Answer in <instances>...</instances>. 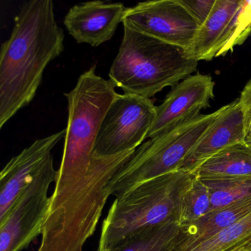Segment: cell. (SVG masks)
Returning a JSON list of instances; mask_svg holds the SVG:
<instances>
[{
  "label": "cell",
  "instance_id": "obj_1",
  "mask_svg": "<svg viewBox=\"0 0 251 251\" xmlns=\"http://www.w3.org/2000/svg\"><path fill=\"white\" fill-rule=\"evenodd\" d=\"M64 30L51 0L22 7L0 51V128L33 101L51 61L64 50Z\"/></svg>",
  "mask_w": 251,
  "mask_h": 251
},
{
  "label": "cell",
  "instance_id": "obj_2",
  "mask_svg": "<svg viewBox=\"0 0 251 251\" xmlns=\"http://www.w3.org/2000/svg\"><path fill=\"white\" fill-rule=\"evenodd\" d=\"M111 80L97 75L92 66L80 75L67 98L68 120L61 165L49 210L62 204L77 183L86 176L99 157L95 146L105 113L118 93Z\"/></svg>",
  "mask_w": 251,
  "mask_h": 251
},
{
  "label": "cell",
  "instance_id": "obj_3",
  "mask_svg": "<svg viewBox=\"0 0 251 251\" xmlns=\"http://www.w3.org/2000/svg\"><path fill=\"white\" fill-rule=\"evenodd\" d=\"M123 40L109 80L125 94L151 99L196 71L199 61L190 51L123 25Z\"/></svg>",
  "mask_w": 251,
  "mask_h": 251
},
{
  "label": "cell",
  "instance_id": "obj_4",
  "mask_svg": "<svg viewBox=\"0 0 251 251\" xmlns=\"http://www.w3.org/2000/svg\"><path fill=\"white\" fill-rule=\"evenodd\" d=\"M134 152L98 158L63 203L48 211L37 251H83L111 195L108 184Z\"/></svg>",
  "mask_w": 251,
  "mask_h": 251
},
{
  "label": "cell",
  "instance_id": "obj_5",
  "mask_svg": "<svg viewBox=\"0 0 251 251\" xmlns=\"http://www.w3.org/2000/svg\"><path fill=\"white\" fill-rule=\"evenodd\" d=\"M194 177L186 170H177L139 183L116 198L102 223L98 251L137 232L177 222L182 198Z\"/></svg>",
  "mask_w": 251,
  "mask_h": 251
},
{
  "label": "cell",
  "instance_id": "obj_6",
  "mask_svg": "<svg viewBox=\"0 0 251 251\" xmlns=\"http://www.w3.org/2000/svg\"><path fill=\"white\" fill-rule=\"evenodd\" d=\"M225 107L211 114H201L144 142L111 179L110 195L118 198L139 183L181 170L186 158Z\"/></svg>",
  "mask_w": 251,
  "mask_h": 251
},
{
  "label": "cell",
  "instance_id": "obj_7",
  "mask_svg": "<svg viewBox=\"0 0 251 251\" xmlns=\"http://www.w3.org/2000/svg\"><path fill=\"white\" fill-rule=\"evenodd\" d=\"M155 116L151 99L118 94L101 123L95 155L111 157L136 151L148 138Z\"/></svg>",
  "mask_w": 251,
  "mask_h": 251
},
{
  "label": "cell",
  "instance_id": "obj_8",
  "mask_svg": "<svg viewBox=\"0 0 251 251\" xmlns=\"http://www.w3.org/2000/svg\"><path fill=\"white\" fill-rule=\"evenodd\" d=\"M123 25L189 50L200 25L179 0H154L127 8Z\"/></svg>",
  "mask_w": 251,
  "mask_h": 251
},
{
  "label": "cell",
  "instance_id": "obj_9",
  "mask_svg": "<svg viewBox=\"0 0 251 251\" xmlns=\"http://www.w3.org/2000/svg\"><path fill=\"white\" fill-rule=\"evenodd\" d=\"M56 177L53 170L36 180L0 220V251H23L42 234L50 202L48 191Z\"/></svg>",
  "mask_w": 251,
  "mask_h": 251
},
{
  "label": "cell",
  "instance_id": "obj_10",
  "mask_svg": "<svg viewBox=\"0 0 251 251\" xmlns=\"http://www.w3.org/2000/svg\"><path fill=\"white\" fill-rule=\"evenodd\" d=\"M65 133L64 129L37 139L7 163L0 173V220L30 185L55 170L52 151Z\"/></svg>",
  "mask_w": 251,
  "mask_h": 251
},
{
  "label": "cell",
  "instance_id": "obj_11",
  "mask_svg": "<svg viewBox=\"0 0 251 251\" xmlns=\"http://www.w3.org/2000/svg\"><path fill=\"white\" fill-rule=\"evenodd\" d=\"M214 83L211 76L192 75L173 88L161 105L156 106V116L148 138L191 120L210 107L214 98Z\"/></svg>",
  "mask_w": 251,
  "mask_h": 251
},
{
  "label": "cell",
  "instance_id": "obj_12",
  "mask_svg": "<svg viewBox=\"0 0 251 251\" xmlns=\"http://www.w3.org/2000/svg\"><path fill=\"white\" fill-rule=\"evenodd\" d=\"M126 9L121 2H84L69 10L64 26L77 43L98 47L112 39Z\"/></svg>",
  "mask_w": 251,
  "mask_h": 251
},
{
  "label": "cell",
  "instance_id": "obj_13",
  "mask_svg": "<svg viewBox=\"0 0 251 251\" xmlns=\"http://www.w3.org/2000/svg\"><path fill=\"white\" fill-rule=\"evenodd\" d=\"M245 116L239 99L227 104L186 158L181 170L194 175L201 164L218 152L245 142Z\"/></svg>",
  "mask_w": 251,
  "mask_h": 251
},
{
  "label": "cell",
  "instance_id": "obj_14",
  "mask_svg": "<svg viewBox=\"0 0 251 251\" xmlns=\"http://www.w3.org/2000/svg\"><path fill=\"white\" fill-rule=\"evenodd\" d=\"M240 2L241 0H216L212 11L200 27L189 50L198 61L216 58L219 45Z\"/></svg>",
  "mask_w": 251,
  "mask_h": 251
},
{
  "label": "cell",
  "instance_id": "obj_15",
  "mask_svg": "<svg viewBox=\"0 0 251 251\" xmlns=\"http://www.w3.org/2000/svg\"><path fill=\"white\" fill-rule=\"evenodd\" d=\"M194 176L201 180L251 177V145L243 142L223 150L201 164Z\"/></svg>",
  "mask_w": 251,
  "mask_h": 251
},
{
  "label": "cell",
  "instance_id": "obj_16",
  "mask_svg": "<svg viewBox=\"0 0 251 251\" xmlns=\"http://www.w3.org/2000/svg\"><path fill=\"white\" fill-rule=\"evenodd\" d=\"M251 212V197L217 208L204 216L196 223L180 227L175 243L187 245L205 239L236 223Z\"/></svg>",
  "mask_w": 251,
  "mask_h": 251
},
{
  "label": "cell",
  "instance_id": "obj_17",
  "mask_svg": "<svg viewBox=\"0 0 251 251\" xmlns=\"http://www.w3.org/2000/svg\"><path fill=\"white\" fill-rule=\"evenodd\" d=\"M168 251H251V212L202 240L187 245L174 242Z\"/></svg>",
  "mask_w": 251,
  "mask_h": 251
},
{
  "label": "cell",
  "instance_id": "obj_18",
  "mask_svg": "<svg viewBox=\"0 0 251 251\" xmlns=\"http://www.w3.org/2000/svg\"><path fill=\"white\" fill-rule=\"evenodd\" d=\"M177 222L133 233L111 248L98 251H168L180 232Z\"/></svg>",
  "mask_w": 251,
  "mask_h": 251
},
{
  "label": "cell",
  "instance_id": "obj_19",
  "mask_svg": "<svg viewBox=\"0 0 251 251\" xmlns=\"http://www.w3.org/2000/svg\"><path fill=\"white\" fill-rule=\"evenodd\" d=\"M211 197L203 181L194 177L183 194L179 207L177 223L181 228L201 220L211 211Z\"/></svg>",
  "mask_w": 251,
  "mask_h": 251
},
{
  "label": "cell",
  "instance_id": "obj_20",
  "mask_svg": "<svg viewBox=\"0 0 251 251\" xmlns=\"http://www.w3.org/2000/svg\"><path fill=\"white\" fill-rule=\"evenodd\" d=\"M202 181L209 190L210 211L251 197V177Z\"/></svg>",
  "mask_w": 251,
  "mask_h": 251
},
{
  "label": "cell",
  "instance_id": "obj_21",
  "mask_svg": "<svg viewBox=\"0 0 251 251\" xmlns=\"http://www.w3.org/2000/svg\"><path fill=\"white\" fill-rule=\"evenodd\" d=\"M251 34V0H241L240 5L219 45L216 58L232 52L234 48L242 45Z\"/></svg>",
  "mask_w": 251,
  "mask_h": 251
},
{
  "label": "cell",
  "instance_id": "obj_22",
  "mask_svg": "<svg viewBox=\"0 0 251 251\" xmlns=\"http://www.w3.org/2000/svg\"><path fill=\"white\" fill-rule=\"evenodd\" d=\"M179 2L201 26L209 17L216 0H179Z\"/></svg>",
  "mask_w": 251,
  "mask_h": 251
},
{
  "label": "cell",
  "instance_id": "obj_23",
  "mask_svg": "<svg viewBox=\"0 0 251 251\" xmlns=\"http://www.w3.org/2000/svg\"><path fill=\"white\" fill-rule=\"evenodd\" d=\"M245 116L246 127L245 142L251 145V80L245 85L239 98Z\"/></svg>",
  "mask_w": 251,
  "mask_h": 251
},
{
  "label": "cell",
  "instance_id": "obj_24",
  "mask_svg": "<svg viewBox=\"0 0 251 251\" xmlns=\"http://www.w3.org/2000/svg\"></svg>",
  "mask_w": 251,
  "mask_h": 251
}]
</instances>
